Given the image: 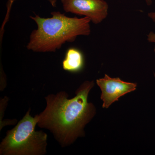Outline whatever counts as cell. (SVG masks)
<instances>
[{
	"label": "cell",
	"instance_id": "7a4b0ae2",
	"mask_svg": "<svg viewBox=\"0 0 155 155\" xmlns=\"http://www.w3.org/2000/svg\"><path fill=\"white\" fill-rule=\"evenodd\" d=\"M51 14V18L30 16L37 28L31 33L27 49L35 52H55L66 42H73L78 36H88L91 32V20L88 17H68L59 11Z\"/></svg>",
	"mask_w": 155,
	"mask_h": 155
},
{
	"label": "cell",
	"instance_id": "277c9868",
	"mask_svg": "<svg viewBox=\"0 0 155 155\" xmlns=\"http://www.w3.org/2000/svg\"><path fill=\"white\" fill-rule=\"evenodd\" d=\"M67 13L87 17L95 24L102 22L108 16L109 5L104 0H61Z\"/></svg>",
	"mask_w": 155,
	"mask_h": 155
},
{
	"label": "cell",
	"instance_id": "8992f818",
	"mask_svg": "<svg viewBox=\"0 0 155 155\" xmlns=\"http://www.w3.org/2000/svg\"><path fill=\"white\" fill-rule=\"evenodd\" d=\"M84 63L82 53L75 48H70L66 52L62 62V67L67 72H77L83 69Z\"/></svg>",
	"mask_w": 155,
	"mask_h": 155
},
{
	"label": "cell",
	"instance_id": "30bf717a",
	"mask_svg": "<svg viewBox=\"0 0 155 155\" xmlns=\"http://www.w3.org/2000/svg\"><path fill=\"white\" fill-rule=\"evenodd\" d=\"M145 1L147 5H151L152 4V0H145Z\"/></svg>",
	"mask_w": 155,
	"mask_h": 155
},
{
	"label": "cell",
	"instance_id": "5b68a950",
	"mask_svg": "<svg viewBox=\"0 0 155 155\" xmlns=\"http://www.w3.org/2000/svg\"><path fill=\"white\" fill-rule=\"evenodd\" d=\"M96 83L101 91L103 108L105 109L118 101L121 97L135 91L137 87L136 83L126 82L119 77L111 78L107 74L103 78L97 79Z\"/></svg>",
	"mask_w": 155,
	"mask_h": 155
},
{
	"label": "cell",
	"instance_id": "6da1fadb",
	"mask_svg": "<svg viewBox=\"0 0 155 155\" xmlns=\"http://www.w3.org/2000/svg\"><path fill=\"white\" fill-rule=\"evenodd\" d=\"M94 82L86 81L71 99L66 91L50 94L45 97L46 106L38 115V126L50 130L63 147L72 144L85 135L84 128L96 114V108L88 102Z\"/></svg>",
	"mask_w": 155,
	"mask_h": 155
},
{
	"label": "cell",
	"instance_id": "3957f363",
	"mask_svg": "<svg viewBox=\"0 0 155 155\" xmlns=\"http://www.w3.org/2000/svg\"><path fill=\"white\" fill-rule=\"evenodd\" d=\"M38 115L32 117L30 109L22 119L6 133L0 144L1 155H44L47 153L48 135L35 127Z\"/></svg>",
	"mask_w": 155,
	"mask_h": 155
},
{
	"label": "cell",
	"instance_id": "ba28073f",
	"mask_svg": "<svg viewBox=\"0 0 155 155\" xmlns=\"http://www.w3.org/2000/svg\"><path fill=\"white\" fill-rule=\"evenodd\" d=\"M148 16L150 19H151L153 22H155V11L150 12L148 14Z\"/></svg>",
	"mask_w": 155,
	"mask_h": 155
},
{
	"label": "cell",
	"instance_id": "52a82bcc",
	"mask_svg": "<svg viewBox=\"0 0 155 155\" xmlns=\"http://www.w3.org/2000/svg\"><path fill=\"white\" fill-rule=\"evenodd\" d=\"M147 40L148 41L151 43H155V33L153 31H150L149 33L147 35ZM154 51L155 52V46Z\"/></svg>",
	"mask_w": 155,
	"mask_h": 155
},
{
	"label": "cell",
	"instance_id": "9c48e42d",
	"mask_svg": "<svg viewBox=\"0 0 155 155\" xmlns=\"http://www.w3.org/2000/svg\"><path fill=\"white\" fill-rule=\"evenodd\" d=\"M50 3L51 5L54 8H55L57 6V0H48Z\"/></svg>",
	"mask_w": 155,
	"mask_h": 155
},
{
	"label": "cell",
	"instance_id": "8fae6325",
	"mask_svg": "<svg viewBox=\"0 0 155 155\" xmlns=\"http://www.w3.org/2000/svg\"></svg>",
	"mask_w": 155,
	"mask_h": 155
}]
</instances>
